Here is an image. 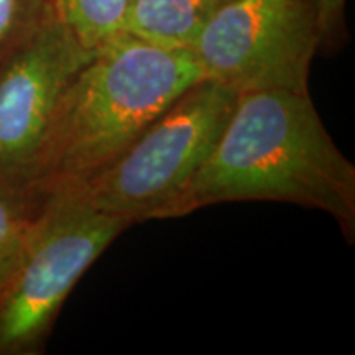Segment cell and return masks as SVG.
<instances>
[{"mask_svg":"<svg viewBox=\"0 0 355 355\" xmlns=\"http://www.w3.org/2000/svg\"><path fill=\"white\" fill-rule=\"evenodd\" d=\"M321 44L336 46L344 35L345 0H316Z\"/></svg>","mask_w":355,"mask_h":355,"instance_id":"11","label":"cell"},{"mask_svg":"<svg viewBox=\"0 0 355 355\" xmlns=\"http://www.w3.org/2000/svg\"><path fill=\"white\" fill-rule=\"evenodd\" d=\"M230 0H132L123 32L170 48H188Z\"/></svg>","mask_w":355,"mask_h":355,"instance_id":"7","label":"cell"},{"mask_svg":"<svg viewBox=\"0 0 355 355\" xmlns=\"http://www.w3.org/2000/svg\"><path fill=\"white\" fill-rule=\"evenodd\" d=\"M51 13V0H0V63Z\"/></svg>","mask_w":355,"mask_h":355,"instance_id":"10","label":"cell"},{"mask_svg":"<svg viewBox=\"0 0 355 355\" xmlns=\"http://www.w3.org/2000/svg\"><path fill=\"white\" fill-rule=\"evenodd\" d=\"M202 79L188 48L127 32L102 43L58 101L26 202L33 207L48 194L81 188Z\"/></svg>","mask_w":355,"mask_h":355,"instance_id":"2","label":"cell"},{"mask_svg":"<svg viewBox=\"0 0 355 355\" xmlns=\"http://www.w3.org/2000/svg\"><path fill=\"white\" fill-rule=\"evenodd\" d=\"M92 53L53 12L0 63V189L26 202L58 101Z\"/></svg>","mask_w":355,"mask_h":355,"instance_id":"6","label":"cell"},{"mask_svg":"<svg viewBox=\"0 0 355 355\" xmlns=\"http://www.w3.org/2000/svg\"><path fill=\"white\" fill-rule=\"evenodd\" d=\"M24 257L0 295V355L37 354L79 278L130 227L76 189L35 202Z\"/></svg>","mask_w":355,"mask_h":355,"instance_id":"4","label":"cell"},{"mask_svg":"<svg viewBox=\"0 0 355 355\" xmlns=\"http://www.w3.org/2000/svg\"><path fill=\"white\" fill-rule=\"evenodd\" d=\"M319 46L316 0H230L189 50L204 78L237 94L261 89L309 94Z\"/></svg>","mask_w":355,"mask_h":355,"instance_id":"5","label":"cell"},{"mask_svg":"<svg viewBox=\"0 0 355 355\" xmlns=\"http://www.w3.org/2000/svg\"><path fill=\"white\" fill-rule=\"evenodd\" d=\"M235 99L232 89L202 79L76 191L97 211L122 217L132 225L163 219L209 157Z\"/></svg>","mask_w":355,"mask_h":355,"instance_id":"3","label":"cell"},{"mask_svg":"<svg viewBox=\"0 0 355 355\" xmlns=\"http://www.w3.org/2000/svg\"><path fill=\"white\" fill-rule=\"evenodd\" d=\"M35 207L0 189V295L24 257Z\"/></svg>","mask_w":355,"mask_h":355,"instance_id":"9","label":"cell"},{"mask_svg":"<svg viewBox=\"0 0 355 355\" xmlns=\"http://www.w3.org/2000/svg\"><path fill=\"white\" fill-rule=\"evenodd\" d=\"M132 0H51L56 19L84 50L94 51L123 32Z\"/></svg>","mask_w":355,"mask_h":355,"instance_id":"8","label":"cell"},{"mask_svg":"<svg viewBox=\"0 0 355 355\" xmlns=\"http://www.w3.org/2000/svg\"><path fill=\"white\" fill-rule=\"evenodd\" d=\"M234 201H279L327 212L355 235V166L337 148L311 94H237L219 140L163 219Z\"/></svg>","mask_w":355,"mask_h":355,"instance_id":"1","label":"cell"}]
</instances>
